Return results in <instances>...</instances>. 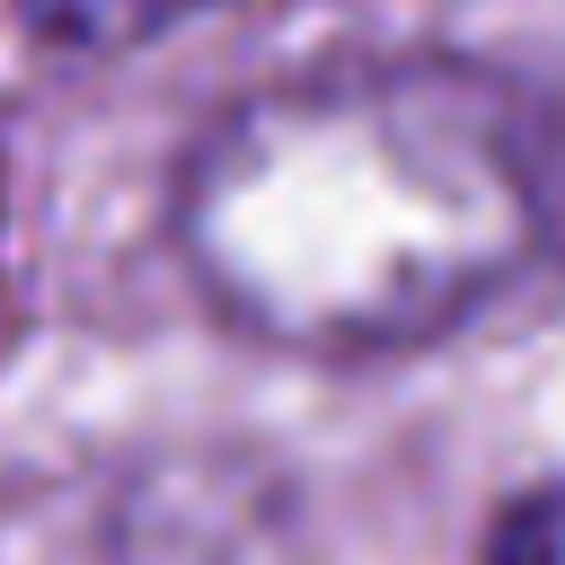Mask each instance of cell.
<instances>
[{"mask_svg":"<svg viewBox=\"0 0 565 565\" xmlns=\"http://www.w3.org/2000/svg\"><path fill=\"white\" fill-rule=\"evenodd\" d=\"M486 565H565V477H547L494 512Z\"/></svg>","mask_w":565,"mask_h":565,"instance_id":"cell-3","label":"cell"},{"mask_svg":"<svg viewBox=\"0 0 565 565\" xmlns=\"http://www.w3.org/2000/svg\"><path fill=\"white\" fill-rule=\"evenodd\" d=\"M203 9H221V0H18V18L62 53H124V44H150Z\"/></svg>","mask_w":565,"mask_h":565,"instance_id":"cell-2","label":"cell"},{"mask_svg":"<svg viewBox=\"0 0 565 565\" xmlns=\"http://www.w3.org/2000/svg\"><path fill=\"white\" fill-rule=\"evenodd\" d=\"M547 238V115L486 62H335L230 106L177 185L212 309L291 353H388Z\"/></svg>","mask_w":565,"mask_h":565,"instance_id":"cell-1","label":"cell"}]
</instances>
